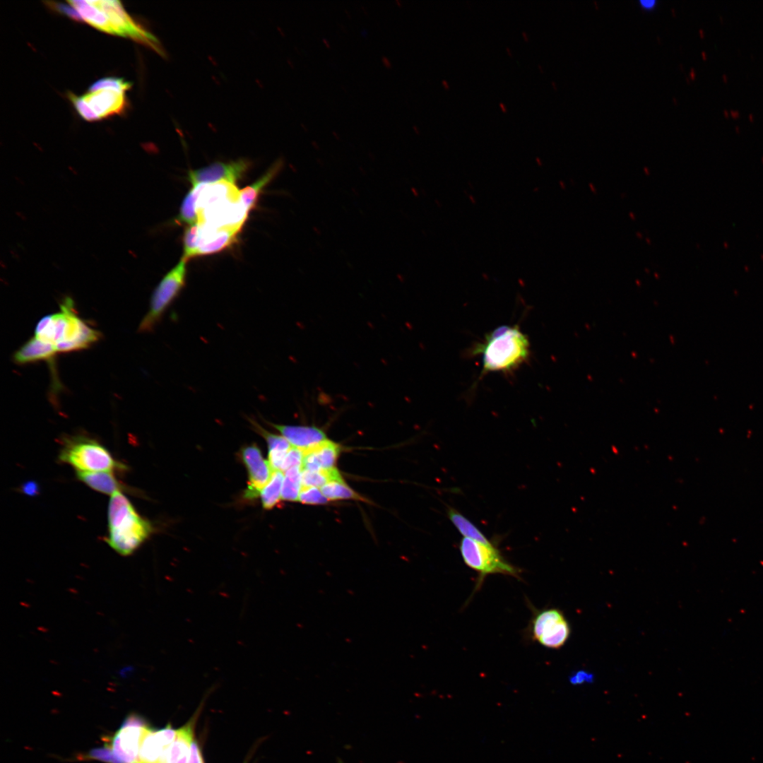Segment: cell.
I'll list each match as a JSON object with an SVG mask.
<instances>
[{"instance_id":"6da1fadb","label":"cell","mask_w":763,"mask_h":763,"mask_svg":"<svg viewBox=\"0 0 763 763\" xmlns=\"http://www.w3.org/2000/svg\"><path fill=\"white\" fill-rule=\"evenodd\" d=\"M81 20L95 28L114 35L129 37L146 45L160 55L165 53L158 39L136 23L119 1H69Z\"/></svg>"},{"instance_id":"7a4b0ae2","label":"cell","mask_w":763,"mask_h":763,"mask_svg":"<svg viewBox=\"0 0 763 763\" xmlns=\"http://www.w3.org/2000/svg\"><path fill=\"white\" fill-rule=\"evenodd\" d=\"M471 352L480 355L482 374L507 373L528 360L530 343L517 325H502L486 334Z\"/></svg>"},{"instance_id":"3957f363","label":"cell","mask_w":763,"mask_h":763,"mask_svg":"<svg viewBox=\"0 0 763 763\" xmlns=\"http://www.w3.org/2000/svg\"><path fill=\"white\" fill-rule=\"evenodd\" d=\"M35 336L53 344L58 353H69L89 348L100 339V333L76 314L73 300L66 297L59 312L38 321Z\"/></svg>"},{"instance_id":"277c9868","label":"cell","mask_w":763,"mask_h":763,"mask_svg":"<svg viewBox=\"0 0 763 763\" xmlns=\"http://www.w3.org/2000/svg\"><path fill=\"white\" fill-rule=\"evenodd\" d=\"M198 224L213 229L241 230L249 211L240 190L228 182L208 184L197 201Z\"/></svg>"},{"instance_id":"5b68a950","label":"cell","mask_w":763,"mask_h":763,"mask_svg":"<svg viewBox=\"0 0 763 763\" xmlns=\"http://www.w3.org/2000/svg\"><path fill=\"white\" fill-rule=\"evenodd\" d=\"M107 544L123 556L131 555L152 532L150 523L136 511L129 499L117 492L111 496L107 511Z\"/></svg>"},{"instance_id":"8992f818","label":"cell","mask_w":763,"mask_h":763,"mask_svg":"<svg viewBox=\"0 0 763 763\" xmlns=\"http://www.w3.org/2000/svg\"><path fill=\"white\" fill-rule=\"evenodd\" d=\"M59 459L81 472H113L126 469L125 465L116 461L102 444L82 435L63 439Z\"/></svg>"},{"instance_id":"52a82bcc","label":"cell","mask_w":763,"mask_h":763,"mask_svg":"<svg viewBox=\"0 0 763 763\" xmlns=\"http://www.w3.org/2000/svg\"><path fill=\"white\" fill-rule=\"evenodd\" d=\"M148 728L141 717L129 714L104 747L91 750L90 757L107 763H136Z\"/></svg>"},{"instance_id":"ba28073f","label":"cell","mask_w":763,"mask_h":763,"mask_svg":"<svg viewBox=\"0 0 763 763\" xmlns=\"http://www.w3.org/2000/svg\"><path fill=\"white\" fill-rule=\"evenodd\" d=\"M459 549L465 564L478 573L475 591L489 574H501L521 579V570L508 562L495 543L485 544L463 537Z\"/></svg>"},{"instance_id":"9c48e42d","label":"cell","mask_w":763,"mask_h":763,"mask_svg":"<svg viewBox=\"0 0 763 763\" xmlns=\"http://www.w3.org/2000/svg\"><path fill=\"white\" fill-rule=\"evenodd\" d=\"M186 263L187 261L182 258L160 281L152 294L148 311L138 326L139 332L153 331L165 312L179 295L185 285Z\"/></svg>"},{"instance_id":"30bf717a","label":"cell","mask_w":763,"mask_h":763,"mask_svg":"<svg viewBox=\"0 0 763 763\" xmlns=\"http://www.w3.org/2000/svg\"><path fill=\"white\" fill-rule=\"evenodd\" d=\"M532 610L528 627L531 639L548 649H557L564 646L571 629L563 613L557 608Z\"/></svg>"},{"instance_id":"8fae6325","label":"cell","mask_w":763,"mask_h":763,"mask_svg":"<svg viewBox=\"0 0 763 763\" xmlns=\"http://www.w3.org/2000/svg\"><path fill=\"white\" fill-rule=\"evenodd\" d=\"M251 162L240 158L227 162H217L189 172L188 179L194 185L228 182L235 184L248 170Z\"/></svg>"},{"instance_id":"7c38bea8","label":"cell","mask_w":763,"mask_h":763,"mask_svg":"<svg viewBox=\"0 0 763 763\" xmlns=\"http://www.w3.org/2000/svg\"><path fill=\"white\" fill-rule=\"evenodd\" d=\"M242 458L249 473V485L245 497L248 499L256 497L270 480L274 471L254 444L242 449Z\"/></svg>"},{"instance_id":"4fadbf2b","label":"cell","mask_w":763,"mask_h":763,"mask_svg":"<svg viewBox=\"0 0 763 763\" xmlns=\"http://www.w3.org/2000/svg\"><path fill=\"white\" fill-rule=\"evenodd\" d=\"M176 733L177 730L170 726L159 730L149 728L142 740L136 763H165Z\"/></svg>"},{"instance_id":"5bb4252c","label":"cell","mask_w":763,"mask_h":763,"mask_svg":"<svg viewBox=\"0 0 763 763\" xmlns=\"http://www.w3.org/2000/svg\"><path fill=\"white\" fill-rule=\"evenodd\" d=\"M81 96L98 120L122 114L127 107L124 93L112 89L88 90Z\"/></svg>"},{"instance_id":"9a60e30c","label":"cell","mask_w":763,"mask_h":763,"mask_svg":"<svg viewBox=\"0 0 763 763\" xmlns=\"http://www.w3.org/2000/svg\"><path fill=\"white\" fill-rule=\"evenodd\" d=\"M197 235L196 256L218 253L235 243L239 231L213 229L199 225Z\"/></svg>"},{"instance_id":"2e32d148","label":"cell","mask_w":763,"mask_h":763,"mask_svg":"<svg viewBox=\"0 0 763 763\" xmlns=\"http://www.w3.org/2000/svg\"><path fill=\"white\" fill-rule=\"evenodd\" d=\"M303 451L302 470L321 471L335 468L341 452L338 444L325 439Z\"/></svg>"},{"instance_id":"e0dca14e","label":"cell","mask_w":763,"mask_h":763,"mask_svg":"<svg viewBox=\"0 0 763 763\" xmlns=\"http://www.w3.org/2000/svg\"><path fill=\"white\" fill-rule=\"evenodd\" d=\"M269 424L280 432L292 446L302 450L307 449L327 439L324 432L314 426Z\"/></svg>"},{"instance_id":"ac0fdd59","label":"cell","mask_w":763,"mask_h":763,"mask_svg":"<svg viewBox=\"0 0 763 763\" xmlns=\"http://www.w3.org/2000/svg\"><path fill=\"white\" fill-rule=\"evenodd\" d=\"M57 353L53 344L34 336L15 352L13 360L16 364L25 365L51 360Z\"/></svg>"},{"instance_id":"d6986e66","label":"cell","mask_w":763,"mask_h":763,"mask_svg":"<svg viewBox=\"0 0 763 763\" xmlns=\"http://www.w3.org/2000/svg\"><path fill=\"white\" fill-rule=\"evenodd\" d=\"M194 721L177 730L176 736L165 757V763H187L194 742Z\"/></svg>"},{"instance_id":"ffe728a7","label":"cell","mask_w":763,"mask_h":763,"mask_svg":"<svg viewBox=\"0 0 763 763\" xmlns=\"http://www.w3.org/2000/svg\"><path fill=\"white\" fill-rule=\"evenodd\" d=\"M252 425L266 439L268 446V462L273 471H280L284 459L292 448V444L283 435H277L266 431L256 421L250 420Z\"/></svg>"},{"instance_id":"44dd1931","label":"cell","mask_w":763,"mask_h":763,"mask_svg":"<svg viewBox=\"0 0 763 763\" xmlns=\"http://www.w3.org/2000/svg\"><path fill=\"white\" fill-rule=\"evenodd\" d=\"M78 479L94 490L112 495L117 492L126 490L112 471L81 472L77 471Z\"/></svg>"},{"instance_id":"7402d4cb","label":"cell","mask_w":763,"mask_h":763,"mask_svg":"<svg viewBox=\"0 0 763 763\" xmlns=\"http://www.w3.org/2000/svg\"><path fill=\"white\" fill-rule=\"evenodd\" d=\"M282 165L281 159L276 160L258 180L240 190L241 200L249 212L254 208L260 194L278 174Z\"/></svg>"},{"instance_id":"603a6c76","label":"cell","mask_w":763,"mask_h":763,"mask_svg":"<svg viewBox=\"0 0 763 763\" xmlns=\"http://www.w3.org/2000/svg\"><path fill=\"white\" fill-rule=\"evenodd\" d=\"M446 514L450 521L463 537L485 544L493 543L473 522L454 508L448 507Z\"/></svg>"},{"instance_id":"cb8c5ba5","label":"cell","mask_w":763,"mask_h":763,"mask_svg":"<svg viewBox=\"0 0 763 763\" xmlns=\"http://www.w3.org/2000/svg\"><path fill=\"white\" fill-rule=\"evenodd\" d=\"M208 184L193 186L182 201L179 213L175 218L179 224L191 225L198 223L196 206L199 198Z\"/></svg>"},{"instance_id":"d4e9b609","label":"cell","mask_w":763,"mask_h":763,"mask_svg":"<svg viewBox=\"0 0 763 763\" xmlns=\"http://www.w3.org/2000/svg\"><path fill=\"white\" fill-rule=\"evenodd\" d=\"M331 482H344L342 475L336 468L321 471L302 469V487H321Z\"/></svg>"},{"instance_id":"484cf974","label":"cell","mask_w":763,"mask_h":763,"mask_svg":"<svg viewBox=\"0 0 763 763\" xmlns=\"http://www.w3.org/2000/svg\"><path fill=\"white\" fill-rule=\"evenodd\" d=\"M284 474L281 471H274L270 480L260 492L263 507L272 509L281 498Z\"/></svg>"},{"instance_id":"4316f807","label":"cell","mask_w":763,"mask_h":763,"mask_svg":"<svg viewBox=\"0 0 763 763\" xmlns=\"http://www.w3.org/2000/svg\"><path fill=\"white\" fill-rule=\"evenodd\" d=\"M301 473V466L293 467L285 471L281 491V498L283 500L295 502L299 499L302 489Z\"/></svg>"},{"instance_id":"83f0119b","label":"cell","mask_w":763,"mask_h":763,"mask_svg":"<svg viewBox=\"0 0 763 763\" xmlns=\"http://www.w3.org/2000/svg\"><path fill=\"white\" fill-rule=\"evenodd\" d=\"M320 490L328 500L354 499L367 502L365 498L352 490L345 482H331Z\"/></svg>"},{"instance_id":"f1b7e54d","label":"cell","mask_w":763,"mask_h":763,"mask_svg":"<svg viewBox=\"0 0 763 763\" xmlns=\"http://www.w3.org/2000/svg\"><path fill=\"white\" fill-rule=\"evenodd\" d=\"M131 83L129 81L121 78L116 77H106L100 78L93 83L89 88L90 91L96 90L99 89L107 88L118 90L122 93H125L129 90L131 87Z\"/></svg>"},{"instance_id":"f546056e","label":"cell","mask_w":763,"mask_h":763,"mask_svg":"<svg viewBox=\"0 0 763 763\" xmlns=\"http://www.w3.org/2000/svg\"><path fill=\"white\" fill-rule=\"evenodd\" d=\"M198 229V223H196L189 225L185 230L183 238L184 253L182 259L186 261L196 256Z\"/></svg>"},{"instance_id":"4dcf8cb0","label":"cell","mask_w":763,"mask_h":763,"mask_svg":"<svg viewBox=\"0 0 763 763\" xmlns=\"http://www.w3.org/2000/svg\"><path fill=\"white\" fill-rule=\"evenodd\" d=\"M298 500L307 504H324L329 501L321 490L313 487H302Z\"/></svg>"},{"instance_id":"1f68e13d","label":"cell","mask_w":763,"mask_h":763,"mask_svg":"<svg viewBox=\"0 0 763 763\" xmlns=\"http://www.w3.org/2000/svg\"><path fill=\"white\" fill-rule=\"evenodd\" d=\"M69 99L73 104L78 114L88 122L97 121V117L84 101L81 95H76L73 93H69Z\"/></svg>"},{"instance_id":"d6a6232c","label":"cell","mask_w":763,"mask_h":763,"mask_svg":"<svg viewBox=\"0 0 763 763\" xmlns=\"http://www.w3.org/2000/svg\"><path fill=\"white\" fill-rule=\"evenodd\" d=\"M302 459H303V451L302 449H298V448L295 447V446H292V448L288 452V454H287V455H286V456H285V458L284 459V461H283V465L281 466L280 471H286L288 469H290L291 468H293V467H296V466H301L302 467Z\"/></svg>"},{"instance_id":"836d02e7","label":"cell","mask_w":763,"mask_h":763,"mask_svg":"<svg viewBox=\"0 0 763 763\" xmlns=\"http://www.w3.org/2000/svg\"><path fill=\"white\" fill-rule=\"evenodd\" d=\"M49 4H50V6H52V8H54V9H56L57 11H60L64 14H66V16H68V17L72 18L75 20H81V18L79 14L78 13V12L71 5L66 6V5H64V4H61L52 3H52L49 2Z\"/></svg>"},{"instance_id":"e575fe53","label":"cell","mask_w":763,"mask_h":763,"mask_svg":"<svg viewBox=\"0 0 763 763\" xmlns=\"http://www.w3.org/2000/svg\"><path fill=\"white\" fill-rule=\"evenodd\" d=\"M593 680V675L588 673L579 671L569 678V682L574 685H583L584 683L591 682Z\"/></svg>"},{"instance_id":"d590c367","label":"cell","mask_w":763,"mask_h":763,"mask_svg":"<svg viewBox=\"0 0 763 763\" xmlns=\"http://www.w3.org/2000/svg\"><path fill=\"white\" fill-rule=\"evenodd\" d=\"M187 763H203L201 750L195 740L193 742L191 755Z\"/></svg>"},{"instance_id":"8d00e7d4","label":"cell","mask_w":763,"mask_h":763,"mask_svg":"<svg viewBox=\"0 0 763 763\" xmlns=\"http://www.w3.org/2000/svg\"><path fill=\"white\" fill-rule=\"evenodd\" d=\"M22 492L28 496H35L39 493V486L34 481H28L22 487Z\"/></svg>"},{"instance_id":"74e56055","label":"cell","mask_w":763,"mask_h":763,"mask_svg":"<svg viewBox=\"0 0 763 763\" xmlns=\"http://www.w3.org/2000/svg\"><path fill=\"white\" fill-rule=\"evenodd\" d=\"M639 4L643 8L646 10H651L655 7L656 1L653 0H643L639 1Z\"/></svg>"},{"instance_id":"f35d334b","label":"cell","mask_w":763,"mask_h":763,"mask_svg":"<svg viewBox=\"0 0 763 763\" xmlns=\"http://www.w3.org/2000/svg\"><path fill=\"white\" fill-rule=\"evenodd\" d=\"M382 61H383V64H384V66L386 67H388V68L391 67V62L389 61V59L386 57H382Z\"/></svg>"},{"instance_id":"ab89813d","label":"cell","mask_w":763,"mask_h":763,"mask_svg":"<svg viewBox=\"0 0 763 763\" xmlns=\"http://www.w3.org/2000/svg\"><path fill=\"white\" fill-rule=\"evenodd\" d=\"M499 105L501 106V108H502V110H503L504 112H506V110H507V108H506V107H505L504 104V103H502V102H501V103H499Z\"/></svg>"},{"instance_id":"60d3db41","label":"cell","mask_w":763,"mask_h":763,"mask_svg":"<svg viewBox=\"0 0 763 763\" xmlns=\"http://www.w3.org/2000/svg\"><path fill=\"white\" fill-rule=\"evenodd\" d=\"M442 83L444 84V85L445 86V88H449V84L446 81L443 80Z\"/></svg>"},{"instance_id":"b9f144b4","label":"cell","mask_w":763,"mask_h":763,"mask_svg":"<svg viewBox=\"0 0 763 763\" xmlns=\"http://www.w3.org/2000/svg\"><path fill=\"white\" fill-rule=\"evenodd\" d=\"M523 35H524V37H525L526 38V40H528V37H527L526 33H525V32H523Z\"/></svg>"}]
</instances>
